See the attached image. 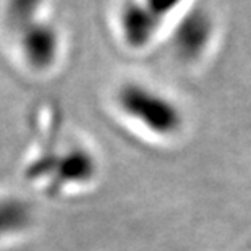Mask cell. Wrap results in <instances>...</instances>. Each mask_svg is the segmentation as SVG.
<instances>
[{
  "label": "cell",
  "mask_w": 251,
  "mask_h": 251,
  "mask_svg": "<svg viewBox=\"0 0 251 251\" xmlns=\"http://www.w3.org/2000/svg\"><path fill=\"white\" fill-rule=\"evenodd\" d=\"M122 114L154 136H174L183 126V110L162 91L140 81H128L117 91Z\"/></svg>",
  "instance_id": "6da1fadb"
},
{
  "label": "cell",
  "mask_w": 251,
  "mask_h": 251,
  "mask_svg": "<svg viewBox=\"0 0 251 251\" xmlns=\"http://www.w3.org/2000/svg\"><path fill=\"white\" fill-rule=\"evenodd\" d=\"M25 62L37 72H44L57 62L60 55V31L50 20L41 17L13 33Z\"/></svg>",
  "instance_id": "7a4b0ae2"
},
{
  "label": "cell",
  "mask_w": 251,
  "mask_h": 251,
  "mask_svg": "<svg viewBox=\"0 0 251 251\" xmlns=\"http://www.w3.org/2000/svg\"><path fill=\"white\" fill-rule=\"evenodd\" d=\"M162 17L144 0H128L120 8L119 28L130 47H144L154 39L161 28Z\"/></svg>",
  "instance_id": "3957f363"
},
{
  "label": "cell",
  "mask_w": 251,
  "mask_h": 251,
  "mask_svg": "<svg viewBox=\"0 0 251 251\" xmlns=\"http://www.w3.org/2000/svg\"><path fill=\"white\" fill-rule=\"evenodd\" d=\"M212 20L204 10H191L180 20L174 33V47L183 58H196L202 54L212 37Z\"/></svg>",
  "instance_id": "277c9868"
},
{
  "label": "cell",
  "mask_w": 251,
  "mask_h": 251,
  "mask_svg": "<svg viewBox=\"0 0 251 251\" xmlns=\"http://www.w3.org/2000/svg\"><path fill=\"white\" fill-rule=\"evenodd\" d=\"M46 0H5L3 12L8 28L18 31L28 23L42 17Z\"/></svg>",
  "instance_id": "5b68a950"
},
{
  "label": "cell",
  "mask_w": 251,
  "mask_h": 251,
  "mask_svg": "<svg viewBox=\"0 0 251 251\" xmlns=\"http://www.w3.org/2000/svg\"><path fill=\"white\" fill-rule=\"evenodd\" d=\"M144 2H146L159 17L164 18L165 15H169L172 10L177 8L183 0H144Z\"/></svg>",
  "instance_id": "8992f818"
}]
</instances>
